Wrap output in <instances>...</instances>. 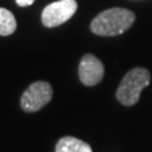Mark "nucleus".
I'll return each instance as SVG.
<instances>
[{
  "label": "nucleus",
  "instance_id": "obj_1",
  "mask_svg": "<svg viewBox=\"0 0 152 152\" xmlns=\"http://www.w3.org/2000/svg\"><path fill=\"white\" fill-rule=\"evenodd\" d=\"M135 20L133 11L125 8H110L94 18L91 32L100 36H115L126 32Z\"/></svg>",
  "mask_w": 152,
  "mask_h": 152
},
{
  "label": "nucleus",
  "instance_id": "obj_2",
  "mask_svg": "<svg viewBox=\"0 0 152 152\" xmlns=\"http://www.w3.org/2000/svg\"><path fill=\"white\" fill-rule=\"evenodd\" d=\"M150 72L144 68H134L129 71L116 91V97L125 106H132L139 102L141 91L149 86Z\"/></svg>",
  "mask_w": 152,
  "mask_h": 152
},
{
  "label": "nucleus",
  "instance_id": "obj_3",
  "mask_svg": "<svg viewBox=\"0 0 152 152\" xmlns=\"http://www.w3.org/2000/svg\"><path fill=\"white\" fill-rule=\"evenodd\" d=\"M53 97V90L49 82L36 81L24 91L20 99L22 108L26 112H37L43 108Z\"/></svg>",
  "mask_w": 152,
  "mask_h": 152
},
{
  "label": "nucleus",
  "instance_id": "obj_4",
  "mask_svg": "<svg viewBox=\"0 0 152 152\" xmlns=\"http://www.w3.org/2000/svg\"><path fill=\"white\" fill-rule=\"evenodd\" d=\"M78 5L76 0H59L43 9L42 23L46 27H56L75 15Z\"/></svg>",
  "mask_w": 152,
  "mask_h": 152
},
{
  "label": "nucleus",
  "instance_id": "obj_5",
  "mask_svg": "<svg viewBox=\"0 0 152 152\" xmlns=\"http://www.w3.org/2000/svg\"><path fill=\"white\" fill-rule=\"evenodd\" d=\"M104 65L92 54H86L79 64V78L83 85L95 86L104 77Z\"/></svg>",
  "mask_w": 152,
  "mask_h": 152
},
{
  "label": "nucleus",
  "instance_id": "obj_6",
  "mask_svg": "<svg viewBox=\"0 0 152 152\" xmlns=\"http://www.w3.org/2000/svg\"><path fill=\"white\" fill-rule=\"evenodd\" d=\"M55 152H92L91 147L73 136H64L56 143Z\"/></svg>",
  "mask_w": 152,
  "mask_h": 152
},
{
  "label": "nucleus",
  "instance_id": "obj_7",
  "mask_svg": "<svg viewBox=\"0 0 152 152\" xmlns=\"http://www.w3.org/2000/svg\"><path fill=\"white\" fill-rule=\"evenodd\" d=\"M17 23L14 15L8 9L0 8V35L7 36L16 31Z\"/></svg>",
  "mask_w": 152,
  "mask_h": 152
},
{
  "label": "nucleus",
  "instance_id": "obj_8",
  "mask_svg": "<svg viewBox=\"0 0 152 152\" xmlns=\"http://www.w3.org/2000/svg\"><path fill=\"white\" fill-rule=\"evenodd\" d=\"M35 0H16L17 5L20 6V7H27L31 6Z\"/></svg>",
  "mask_w": 152,
  "mask_h": 152
}]
</instances>
